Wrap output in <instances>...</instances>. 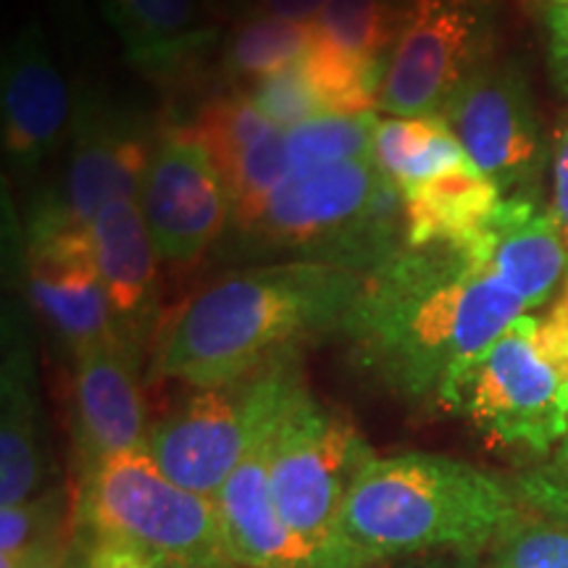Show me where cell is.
Returning a JSON list of instances; mask_svg holds the SVG:
<instances>
[{
	"label": "cell",
	"instance_id": "1",
	"mask_svg": "<svg viewBox=\"0 0 568 568\" xmlns=\"http://www.w3.org/2000/svg\"><path fill=\"white\" fill-rule=\"evenodd\" d=\"M481 255L466 245H406L364 276L343 335L353 364L397 400L453 410L477 361L527 316Z\"/></svg>",
	"mask_w": 568,
	"mask_h": 568
},
{
	"label": "cell",
	"instance_id": "2",
	"mask_svg": "<svg viewBox=\"0 0 568 568\" xmlns=\"http://www.w3.org/2000/svg\"><path fill=\"white\" fill-rule=\"evenodd\" d=\"M353 268L276 261L240 268L190 295L153 335L145 382L219 387L339 332L364 287Z\"/></svg>",
	"mask_w": 568,
	"mask_h": 568
},
{
	"label": "cell",
	"instance_id": "3",
	"mask_svg": "<svg viewBox=\"0 0 568 568\" xmlns=\"http://www.w3.org/2000/svg\"><path fill=\"white\" fill-rule=\"evenodd\" d=\"M527 506L510 479L439 453L376 456L347 497L337 545L355 568L487 552Z\"/></svg>",
	"mask_w": 568,
	"mask_h": 568
},
{
	"label": "cell",
	"instance_id": "4",
	"mask_svg": "<svg viewBox=\"0 0 568 568\" xmlns=\"http://www.w3.org/2000/svg\"><path fill=\"white\" fill-rule=\"evenodd\" d=\"M406 243L403 193L374 159L293 172L253 224L234 232L243 258L284 255L368 274Z\"/></svg>",
	"mask_w": 568,
	"mask_h": 568
},
{
	"label": "cell",
	"instance_id": "5",
	"mask_svg": "<svg viewBox=\"0 0 568 568\" xmlns=\"http://www.w3.org/2000/svg\"><path fill=\"white\" fill-rule=\"evenodd\" d=\"M71 529L84 550L240 568L213 497L169 479L145 447L77 474Z\"/></svg>",
	"mask_w": 568,
	"mask_h": 568
},
{
	"label": "cell",
	"instance_id": "6",
	"mask_svg": "<svg viewBox=\"0 0 568 568\" xmlns=\"http://www.w3.org/2000/svg\"><path fill=\"white\" fill-rule=\"evenodd\" d=\"M301 387V353L282 355L230 385L190 387L151 424L148 456L176 485L216 497L234 468L274 429Z\"/></svg>",
	"mask_w": 568,
	"mask_h": 568
},
{
	"label": "cell",
	"instance_id": "7",
	"mask_svg": "<svg viewBox=\"0 0 568 568\" xmlns=\"http://www.w3.org/2000/svg\"><path fill=\"white\" fill-rule=\"evenodd\" d=\"M374 458L358 426L318 400L308 385L293 395L272 432L268 474L276 506L305 542L339 568H355L337 545L339 518Z\"/></svg>",
	"mask_w": 568,
	"mask_h": 568
},
{
	"label": "cell",
	"instance_id": "8",
	"mask_svg": "<svg viewBox=\"0 0 568 568\" xmlns=\"http://www.w3.org/2000/svg\"><path fill=\"white\" fill-rule=\"evenodd\" d=\"M450 414L466 416L489 443L537 460L566 437L568 374L537 335V316L510 324L460 385Z\"/></svg>",
	"mask_w": 568,
	"mask_h": 568
},
{
	"label": "cell",
	"instance_id": "9",
	"mask_svg": "<svg viewBox=\"0 0 568 568\" xmlns=\"http://www.w3.org/2000/svg\"><path fill=\"white\" fill-rule=\"evenodd\" d=\"M495 59V11L487 0H410L382 80L376 109L435 116Z\"/></svg>",
	"mask_w": 568,
	"mask_h": 568
},
{
	"label": "cell",
	"instance_id": "10",
	"mask_svg": "<svg viewBox=\"0 0 568 568\" xmlns=\"http://www.w3.org/2000/svg\"><path fill=\"white\" fill-rule=\"evenodd\" d=\"M155 140L140 113L101 88H84L74 101L69 159L61 184L38 197L34 226H90L95 213L119 197H140Z\"/></svg>",
	"mask_w": 568,
	"mask_h": 568
},
{
	"label": "cell",
	"instance_id": "11",
	"mask_svg": "<svg viewBox=\"0 0 568 568\" xmlns=\"http://www.w3.org/2000/svg\"><path fill=\"white\" fill-rule=\"evenodd\" d=\"M439 119L503 197L542 195L552 153L518 63L495 55L453 95Z\"/></svg>",
	"mask_w": 568,
	"mask_h": 568
},
{
	"label": "cell",
	"instance_id": "12",
	"mask_svg": "<svg viewBox=\"0 0 568 568\" xmlns=\"http://www.w3.org/2000/svg\"><path fill=\"white\" fill-rule=\"evenodd\" d=\"M138 203L155 251L172 266H193L230 230V190L187 124H169L155 134Z\"/></svg>",
	"mask_w": 568,
	"mask_h": 568
},
{
	"label": "cell",
	"instance_id": "13",
	"mask_svg": "<svg viewBox=\"0 0 568 568\" xmlns=\"http://www.w3.org/2000/svg\"><path fill=\"white\" fill-rule=\"evenodd\" d=\"M27 295L74 358L119 337L116 316L95 266L90 226H30L24 232Z\"/></svg>",
	"mask_w": 568,
	"mask_h": 568
},
{
	"label": "cell",
	"instance_id": "14",
	"mask_svg": "<svg viewBox=\"0 0 568 568\" xmlns=\"http://www.w3.org/2000/svg\"><path fill=\"white\" fill-rule=\"evenodd\" d=\"M142 351L119 335L77 353L71 379V439L77 474L105 458L145 447L148 422Z\"/></svg>",
	"mask_w": 568,
	"mask_h": 568
},
{
	"label": "cell",
	"instance_id": "15",
	"mask_svg": "<svg viewBox=\"0 0 568 568\" xmlns=\"http://www.w3.org/2000/svg\"><path fill=\"white\" fill-rule=\"evenodd\" d=\"M74 101L40 21L30 19L6 48L0 80L3 151L13 169L34 172L69 140Z\"/></svg>",
	"mask_w": 568,
	"mask_h": 568
},
{
	"label": "cell",
	"instance_id": "16",
	"mask_svg": "<svg viewBox=\"0 0 568 568\" xmlns=\"http://www.w3.org/2000/svg\"><path fill=\"white\" fill-rule=\"evenodd\" d=\"M51 481L38 358L27 316L17 303L3 311L0 358V508L40 495Z\"/></svg>",
	"mask_w": 568,
	"mask_h": 568
},
{
	"label": "cell",
	"instance_id": "17",
	"mask_svg": "<svg viewBox=\"0 0 568 568\" xmlns=\"http://www.w3.org/2000/svg\"><path fill=\"white\" fill-rule=\"evenodd\" d=\"M272 432L247 453L213 497L226 548L240 568H339L305 542L276 506L268 474Z\"/></svg>",
	"mask_w": 568,
	"mask_h": 568
},
{
	"label": "cell",
	"instance_id": "18",
	"mask_svg": "<svg viewBox=\"0 0 568 568\" xmlns=\"http://www.w3.org/2000/svg\"><path fill=\"white\" fill-rule=\"evenodd\" d=\"M126 61L159 84H180L219 42L203 0H101Z\"/></svg>",
	"mask_w": 568,
	"mask_h": 568
},
{
	"label": "cell",
	"instance_id": "19",
	"mask_svg": "<svg viewBox=\"0 0 568 568\" xmlns=\"http://www.w3.org/2000/svg\"><path fill=\"white\" fill-rule=\"evenodd\" d=\"M92 251L105 295L124 337L145 347L159 314V261L134 197L103 205L90 222Z\"/></svg>",
	"mask_w": 568,
	"mask_h": 568
},
{
	"label": "cell",
	"instance_id": "20",
	"mask_svg": "<svg viewBox=\"0 0 568 568\" xmlns=\"http://www.w3.org/2000/svg\"><path fill=\"white\" fill-rule=\"evenodd\" d=\"M477 245L527 308L552 301L568 274V251L542 195L503 197L477 234Z\"/></svg>",
	"mask_w": 568,
	"mask_h": 568
},
{
	"label": "cell",
	"instance_id": "21",
	"mask_svg": "<svg viewBox=\"0 0 568 568\" xmlns=\"http://www.w3.org/2000/svg\"><path fill=\"white\" fill-rule=\"evenodd\" d=\"M503 195L471 161L403 193L406 245H466Z\"/></svg>",
	"mask_w": 568,
	"mask_h": 568
},
{
	"label": "cell",
	"instance_id": "22",
	"mask_svg": "<svg viewBox=\"0 0 568 568\" xmlns=\"http://www.w3.org/2000/svg\"><path fill=\"white\" fill-rule=\"evenodd\" d=\"M372 159L400 193L468 163L456 134L435 116H389L379 122Z\"/></svg>",
	"mask_w": 568,
	"mask_h": 568
},
{
	"label": "cell",
	"instance_id": "23",
	"mask_svg": "<svg viewBox=\"0 0 568 568\" xmlns=\"http://www.w3.org/2000/svg\"><path fill=\"white\" fill-rule=\"evenodd\" d=\"M314 34L316 24H297L266 13H240L224 42V80L232 90L253 88L255 82L301 61L314 42Z\"/></svg>",
	"mask_w": 568,
	"mask_h": 568
},
{
	"label": "cell",
	"instance_id": "24",
	"mask_svg": "<svg viewBox=\"0 0 568 568\" xmlns=\"http://www.w3.org/2000/svg\"><path fill=\"white\" fill-rule=\"evenodd\" d=\"M410 0H326L316 34L353 59L385 71Z\"/></svg>",
	"mask_w": 568,
	"mask_h": 568
},
{
	"label": "cell",
	"instance_id": "25",
	"mask_svg": "<svg viewBox=\"0 0 568 568\" xmlns=\"http://www.w3.org/2000/svg\"><path fill=\"white\" fill-rule=\"evenodd\" d=\"M376 124H379L376 111L322 113V116L308 119L293 130H284V153H287L290 174L372 159Z\"/></svg>",
	"mask_w": 568,
	"mask_h": 568
},
{
	"label": "cell",
	"instance_id": "26",
	"mask_svg": "<svg viewBox=\"0 0 568 568\" xmlns=\"http://www.w3.org/2000/svg\"><path fill=\"white\" fill-rule=\"evenodd\" d=\"M305 74L314 84L326 113H368L376 111L385 71L353 59L345 51L314 34L308 53L301 59Z\"/></svg>",
	"mask_w": 568,
	"mask_h": 568
},
{
	"label": "cell",
	"instance_id": "27",
	"mask_svg": "<svg viewBox=\"0 0 568 568\" xmlns=\"http://www.w3.org/2000/svg\"><path fill=\"white\" fill-rule=\"evenodd\" d=\"M193 130L203 140L219 172L226 176L253 145H258L280 126L268 122L264 113L255 109L245 90H230L205 101L203 109L197 111Z\"/></svg>",
	"mask_w": 568,
	"mask_h": 568
},
{
	"label": "cell",
	"instance_id": "28",
	"mask_svg": "<svg viewBox=\"0 0 568 568\" xmlns=\"http://www.w3.org/2000/svg\"><path fill=\"white\" fill-rule=\"evenodd\" d=\"M71 535V500L55 481L30 500L0 508V564L51 550Z\"/></svg>",
	"mask_w": 568,
	"mask_h": 568
},
{
	"label": "cell",
	"instance_id": "29",
	"mask_svg": "<svg viewBox=\"0 0 568 568\" xmlns=\"http://www.w3.org/2000/svg\"><path fill=\"white\" fill-rule=\"evenodd\" d=\"M481 568H568V521L527 508L489 545Z\"/></svg>",
	"mask_w": 568,
	"mask_h": 568
},
{
	"label": "cell",
	"instance_id": "30",
	"mask_svg": "<svg viewBox=\"0 0 568 568\" xmlns=\"http://www.w3.org/2000/svg\"><path fill=\"white\" fill-rule=\"evenodd\" d=\"M245 92L251 95L255 109L280 130H293V126L326 113L301 61L255 82Z\"/></svg>",
	"mask_w": 568,
	"mask_h": 568
},
{
	"label": "cell",
	"instance_id": "31",
	"mask_svg": "<svg viewBox=\"0 0 568 568\" xmlns=\"http://www.w3.org/2000/svg\"><path fill=\"white\" fill-rule=\"evenodd\" d=\"M510 481L529 510L568 521V453L556 450L550 458L529 464Z\"/></svg>",
	"mask_w": 568,
	"mask_h": 568
},
{
	"label": "cell",
	"instance_id": "32",
	"mask_svg": "<svg viewBox=\"0 0 568 568\" xmlns=\"http://www.w3.org/2000/svg\"><path fill=\"white\" fill-rule=\"evenodd\" d=\"M545 27H548V61L552 82L568 98V0H548Z\"/></svg>",
	"mask_w": 568,
	"mask_h": 568
},
{
	"label": "cell",
	"instance_id": "33",
	"mask_svg": "<svg viewBox=\"0 0 568 568\" xmlns=\"http://www.w3.org/2000/svg\"><path fill=\"white\" fill-rule=\"evenodd\" d=\"M537 335L545 351L568 374V274L545 316H537Z\"/></svg>",
	"mask_w": 568,
	"mask_h": 568
},
{
	"label": "cell",
	"instance_id": "34",
	"mask_svg": "<svg viewBox=\"0 0 568 568\" xmlns=\"http://www.w3.org/2000/svg\"><path fill=\"white\" fill-rule=\"evenodd\" d=\"M552 203L550 211L556 216L558 232L564 237V245L568 251V111L564 116V124L556 134V142H552Z\"/></svg>",
	"mask_w": 568,
	"mask_h": 568
},
{
	"label": "cell",
	"instance_id": "35",
	"mask_svg": "<svg viewBox=\"0 0 568 568\" xmlns=\"http://www.w3.org/2000/svg\"><path fill=\"white\" fill-rule=\"evenodd\" d=\"M326 0H243V13H266V17L297 21V24H316Z\"/></svg>",
	"mask_w": 568,
	"mask_h": 568
},
{
	"label": "cell",
	"instance_id": "36",
	"mask_svg": "<svg viewBox=\"0 0 568 568\" xmlns=\"http://www.w3.org/2000/svg\"><path fill=\"white\" fill-rule=\"evenodd\" d=\"M88 552L90 568H219V566H197V564H180V560H155L126 556V552L111 550H84Z\"/></svg>",
	"mask_w": 568,
	"mask_h": 568
},
{
	"label": "cell",
	"instance_id": "37",
	"mask_svg": "<svg viewBox=\"0 0 568 568\" xmlns=\"http://www.w3.org/2000/svg\"><path fill=\"white\" fill-rule=\"evenodd\" d=\"M485 552H432V556H416L382 564L376 568H481Z\"/></svg>",
	"mask_w": 568,
	"mask_h": 568
},
{
	"label": "cell",
	"instance_id": "38",
	"mask_svg": "<svg viewBox=\"0 0 568 568\" xmlns=\"http://www.w3.org/2000/svg\"><path fill=\"white\" fill-rule=\"evenodd\" d=\"M38 568H90V564H88V552H84L80 539L74 537L67 550L59 552V556L51 558L48 564H42Z\"/></svg>",
	"mask_w": 568,
	"mask_h": 568
},
{
	"label": "cell",
	"instance_id": "39",
	"mask_svg": "<svg viewBox=\"0 0 568 568\" xmlns=\"http://www.w3.org/2000/svg\"><path fill=\"white\" fill-rule=\"evenodd\" d=\"M558 450H560V453H568V426H566V437H564V443H560Z\"/></svg>",
	"mask_w": 568,
	"mask_h": 568
},
{
	"label": "cell",
	"instance_id": "40",
	"mask_svg": "<svg viewBox=\"0 0 568 568\" xmlns=\"http://www.w3.org/2000/svg\"><path fill=\"white\" fill-rule=\"evenodd\" d=\"M487 3H495V0H487Z\"/></svg>",
	"mask_w": 568,
	"mask_h": 568
}]
</instances>
